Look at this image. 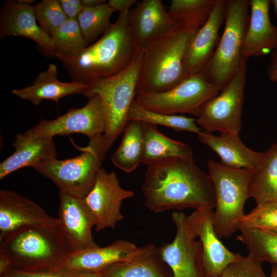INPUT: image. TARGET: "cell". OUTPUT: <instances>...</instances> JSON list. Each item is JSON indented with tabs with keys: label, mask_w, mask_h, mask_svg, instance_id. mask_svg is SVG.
Masks as SVG:
<instances>
[{
	"label": "cell",
	"mask_w": 277,
	"mask_h": 277,
	"mask_svg": "<svg viewBox=\"0 0 277 277\" xmlns=\"http://www.w3.org/2000/svg\"><path fill=\"white\" fill-rule=\"evenodd\" d=\"M141 189L145 206L156 213L214 209L215 206L211 180L194 162L176 160L147 166Z\"/></svg>",
	"instance_id": "obj_1"
},
{
	"label": "cell",
	"mask_w": 277,
	"mask_h": 277,
	"mask_svg": "<svg viewBox=\"0 0 277 277\" xmlns=\"http://www.w3.org/2000/svg\"><path fill=\"white\" fill-rule=\"evenodd\" d=\"M34 6L20 1H7L0 13V38L21 36L36 42L47 54L55 56L51 37L36 23Z\"/></svg>",
	"instance_id": "obj_18"
},
{
	"label": "cell",
	"mask_w": 277,
	"mask_h": 277,
	"mask_svg": "<svg viewBox=\"0 0 277 277\" xmlns=\"http://www.w3.org/2000/svg\"><path fill=\"white\" fill-rule=\"evenodd\" d=\"M34 11L39 27L50 36L68 19L58 0H43L34 6Z\"/></svg>",
	"instance_id": "obj_35"
},
{
	"label": "cell",
	"mask_w": 277,
	"mask_h": 277,
	"mask_svg": "<svg viewBox=\"0 0 277 277\" xmlns=\"http://www.w3.org/2000/svg\"><path fill=\"white\" fill-rule=\"evenodd\" d=\"M270 0H250L251 15L243 39V62L251 57L263 56L277 48V26L269 17Z\"/></svg>",
	"instance_id": "obj_21"
},
{
	"label": "cell",
	"mask_w": 277,
	"mask_h": 277,
	"mask_svg": "<svg viewBox=\"0 0 277 277\" xmlns=\"http://www.w3.org/2000/svg\"><path fill=\"white\" fill-rule=\"evenodd\" d=\"M88 98L84 107L71 108L53 120L42 118L27 132L33 135L49 137L77 133L86 135L89 139L104 134L107 119L102 100L97 94Z\"/></svg>",
	"instance_id": "obj_11"
},
{
	"label": "cell",
	"mask_w": 277,
	"mask_h": 277,
	"mask_svg": "<svg viewBox=\"0 0 277 277\" xmlns=\"http://www.w3.org/2000/svg\"><path fill=\"white\" fill-rule=\"evenodd\" d=\"M13 146L14 152L0 164L1 180L19 169L34 168L57 155L52 137L35 136L27 131L16 135Z\"/></svg>",
	"instance_id": "obj_23"
},
{
	"label": "cell",
	"mask_w": 277,
	"mask_h": 277,
	"mask_svg": "<svg viewBox=\"0 0 277 277\" xmlns=\"http://www.w3.org/2000/svg\"><path fill=\"white\" fill-rule=\"evenodd\" d=\"M241 228H252L277 232V200L265 203L245 214L239 225Z\"/></svg>",
	"instance_id": "obj_34"
},
{
	"label": "cell",
	"mask_w": 277,
	"mask_h": 277,
	"mask_svg": "<svg viewBox=\"0 0 277 277\" xmlns=\"http://www.w3.org/2000/svg\"><path fill=\"white\" fill-rule=\"evenodd\" d=\"M113 12L107 3L92 8L83 7L77 21L87 45L109 29L112 25L110 19Z\"/></svg>",
	"instance_id": "obj_32"
},
{
	"label": "cell",
	"mask_w": 277,
	"mask_h": 277,
	"mask_svg": "<svg viewBox=\"0 0 277 277\" xmlns=\"http://www.w3.org/2000/svg\"><path fill=\"white\" fill-rule=\"evenodd\" d=\"M213 209H196L187 216L188 223L199 238L203 250L204 277H216L240 254L229 250L217 236L213 223Z\"/></svg>",
	"instance_id": "obj_15"
},
{
	"label": "cell",
	"mask_w": 277,
	"mask_h": 277,
	"mask_svg": "<svg viewBox=\"0 0 277 277\" xmlns=\"http://www.w3.org/2000/svg\"><path fill=\"white\" fill-rule=\"evenodd\" d=\"M227 0H216L206 24L190 38L187 46L183 65L186 77L201 72L219 42V30L225 21Z\"/></svg>",
	"instance_id": "obj_17"
},
{
	"label": "cell",
	"mask_w": 277,
	"mask_h": 277,
	"mask_svg": "<svg viewBox=\"0 0 277 277\" xmlns=\"http://www.w3.org/2000/svg\"><path fill=\"white\" fill-rule=\"evenodd\" d=\"M221 89L208 81L201 72L187 77L165 92L137 93L135 101L155 112L168 114L188 113L198 117L203 105L217 95Z\"/></svg>",
	"instance_id": "obj_9"
},
{
	"label": "cell",
	"mask_w": 277,
	"mask_h": 277,
	"mask_svg": "<svg viewBox=\"0 0 277 277\" xmlns=\"http://www.w3.org/2000/svg\"><path fill=\"white\" fill-rule=\"evenodd\" d=\"M249 196L256 205L277 200V143L263 152L260 165L253 171Z\"/></svg>",
	"instance_id": "obj_27"
},
{
	"label": "cell",
	"mask_w": 277,
	"mask_h": 277,
	"mask_svg": "<svg viewBox=\"0 0 277 277\" xmlns=\"http://www.w3.org/2000/svg\"><path fill=\"white\" fill-rule=\"evenodd\" d=\"M138 248L134 243L122 239L104 247L96 244L71 251L63 260L61 267L73 273H99L110 265L128 258Z\"/></svg>",
	"instance_id": "obj_19"
},
{
	"label": "cell",
	"mask_w": 277,
	"mask_h": 277,
	"mask_svg": "<svg viewBox=\"0 0 277 277\" xmlns=\"http://www.w3.org/2000/svg\"><path fill=\"white\" fill-rule=\"evenodd\" d=\"M209 175L213 184L215 206L213 212L215 231L220 239L229 238L239 230L245 215L244 207L249 196V185L253 170L235 168L209 160Z\"/></svg>",
	"instance_id": "obj_5"
},
{
	"label": "cell",
	"mask_w": 277,
	"mask_h": 277,
	"mask_svg": "<svg viewBox=\"0 0 277 277\" xmlns=\"http://www.w3.org/2000/svg\"><path fill=\"white\" fill-rule=\"evenodd\" d=\"M62 8L68 19H76L83 8L81 0H60Z\"/></svg>",
	"instance_id": "obj_38"
},
{
	"label": "cell",
	"mask_w": 277,
	"mask_h": 277,
	"mask_svg": "<svg viewBox=\"0 0 277 277\" xmlns=\"http://www.w3.org/2000/svg\"><path fill=\"white\" fill-rule=\"evenodd\" d=\"M128 24L136 52L144 51L175 23L161 0H144L129 10Z\"/></svg>",
	"instance_id": "obj_16"
},
{
	"label": "cell",
	"mask_w": 277,
	"mask_h": 277,
	"mask_svg": "<svg viewBox=\"0 0 277 277\" xmlns=\"http://www.w3.org/2000/svg\"><path fill=\"white\" fill-rule=\"evenodd\" d=\"M142 163L147 166L176 160L194 162L193 151L189 145L168 137L155 125L142 122Z\"/></svg>",
	"instance_id": "obj_26"
},
{
	"label": "cell",
	"mask_w": 277,
	"mask_h": 277,
	"mask_svg": "<svg viewBox=\"0 0 277 277\" xmlns=\"http://www.w3.org/2000/svg\"><path fill=\"white\" fill-rule=\"evenodd\" d=\"M50 37L55 54H74L87 45L76 19H68Z\"/></svg>",
	"instance_id": "obj_33"
},
{
	"label": "cell",
	"mask_w": 277,
	"mask_h": 277,
	"mask_svg": "<svg viewBox=\"0 0 277 277\" xmlns=\"http://www.w3.org/2000/svg\"><path fill=\"white\" fill-rule=\"evenodd\" d=\"M271 4H272L274 14L277 17V0H271Z\"/></svg>",
	"instance_id": "obj_45"
},
{
	"label": "cell",
	"mask_w": 277,
	"mask_h": 277,
	"mask_svg": "<svg viewBox=\"0 0 277 277\" xmlns=\"http://www.w3.org/2000/svg\"><path fill=\"white\" fill-rule=\"evenodd\" d=\"M128 11L120 13L109 29L91 45L74 54H55L72 81L89 86L118 73L131 63L138 52L129 27Z\"/></svg>",
	"instance_id": "obj_2"
},
{
	"label": "cell",
	"mask_w": 277,
	"mask_h": 277,
	"mask_svg": "<svg viewBox=\"0 0 277 277\" xmlns=\"http://www.w3.org/2000/svg\"><path fill=\"white\" fill-rule=\"evenodd\" d=\"M197 135L200 142L214 151L226 166L254 171L260 165L263 152L248 148L238 133L221 132L215 136L202 131Z\"/></svg>",
	"instance_id": "obj_24"
},
{
	"label": "cell",
	"mask_w": 277,
	"mask_h": 277,
	"mask_svg": "<svg viewBox=\"0 0 277 277\" xmlns=\"http://www.w3.org/2000/svg\"><path fill=\"white\" fill-rule=\"evenodd\" d=\"M11 268L8 260L0 255V275L5 273Z\"/></svg>",
	"instance_id": "obj_42"
},
{
	"label": "cell",
	"mask_w": 277,
	"mask_h": 277,
	"mask_svg": "<svg viewBox=\"0 0 277 277\" xmlns=\"http://www.w3.org/2000/svg\"><path fill=\"white\" fill-rule=\"evenodd\" d=\"M71 251L57 222L18 228L0 238V255L11 268L41 271L61 267Z\"/></svg>",
	"instance_id": "obj_3"
},
{
	"label": "cell",
	"mask_w": 277,
	"mask_h": 277,
	"mask_svg": "<svg viewBox=\"0 0 277 277\" xmlns=\"http://www.w3.org/2000/svg\"><path fill=\"white\" fill-rule=\"evenodd\" d=\"M137 2V0H109L107 4L114 11L122 13L130 10V8Z\"/></svg>",
	"instance_id": "obj_39"
},
{
	"label": "cell",
	"mask_w": 277,
	"mask_h": 277,
	"mask_svg": "<svg viewBox=\"0 0 277 277\" xmlns=\"http://www.w3.org/2000/svg\"><path fill=\"white\" fill-rule=\"evenodd\" d=\"M273 233H276V234H277V232H273Z\"/></svg>",
	"instance_id": "obj_46"
},
{
	"label": "cell",
	"mask_w": 277,
	"mask_h": 277,
	"mask_svg": "<svg viewBox=\"0 0 277 277\" xmlns=\"http://www.w3.org/2000/svg\"><path fill=\"white\" fill-rule=\"evenodd\" d=\"M237 240L242 243L248 254L261 262L277 266V234L267 230L241 228Z\"/></svg>",
	"instance_id": "obj_31"
},
{
	"label": "cell",
	"mask_w": 277,
	"mask_h": 277,
	"mask_svg": "<svg viewBox=\"0 0 277 277\" xmlns=\"http://www.w3.org/2000/svg\"><path fill=\"white\" fill-rule=\"evenodd\" d=\"M75 277H102L98 273L81 272L74 273Z\"/></svg>",
	"instance_id": "obj_43"
},
{
	"label": "cell",
	"mask_w": 277,
	"mask_h": 277,
	"mask_svg": "<svg viewBox=\"0 0 277 277\" xmlns=\"http://www.w3.org/2000/svg\"><path fill=\"white\" fill-rule=\"evenodd\" d=\"M261 261L248 254L238 258L227 264L216 277H268Z\"/></svg>",
	"instance_id": "obj_36"
},
{
	"label": "cell",
	"mask_w": 277,
	"mask_h": 277,
	"mask_svg": "<svg viewBox=\"0 0 277 277\" xmlns=\"http://www.w3.org/2000/svg\"><path fill=\"white\" fill-rule=\"evenodd\" d=\"M1 277H75L73 272L59 267L46 271H24L10 268Z\"/></svg>",
	"instance_id": "obj_37"
},
{
	"label": "cell",
	"mask_w": 277,
	"mask_h": 277,
	"mask_svg": "<svg viewBox=\"0 0 277 277\" xmlns=\"http://www.w3.org/2000/svg\"><path fill=\"white\" fill-rule=\"evenodd\" d=\"M134 194L121 186L115 172H107L101 167L92 189L84 198L95 217V231L114 229L123 219L121 211L123 202Z\"/></svg>",
	"instance_id": "obj_13"
},
{
	"label": "cell",
	"mask_w": 277,
	"mask_h": 277,
	"mask_svg": "<svg viewBox=\"0 0 277 277\" xmlns=\"http://www.w3.org/2000/svg\"><path fill=\"white\" fill-rule=\"evenodd\" d=\"M246 74V63H243L219 93L203 105L196 122L204 131L239 134L242 127Z\"/></svg>",
	"instance_id": "obj_10"
},
{
	"label": "cell",
	"mask_w": 277,
	"mask_h": 277,
	"mask_svg": "<svg viewBox=\"0 0 277 277\" xmlns=\"http://www.w3.org/2000/svg\"><path fill=\"white\" fill-rule=\"evenodd\" d=\"M267 73L271 81L277 82V48L271 53L270 60L267 67Z\"/></svg>",
	"instance_id": "obj_40"
},
{
	"label": "cell",
	"mask_w": 277,
	"mask_h": 277,
	"mask_svg": "<svg viewBox=\"0 0 277 277\" xmlns=\"http://www.w3.org/2000/svg\"><path fill=\"white\" fill-rule=\"evenodd\" d=\"M119 147L112 155V164L130 173L142 163L144 144L142 122L131 121L127 125Z\"/></svg>",
	"instance_id": "obj_28"
},
{
	"label": "cell",
	"mask_w": 277,
	"mask_h": 277,
	"mask_svg": "<svg viewBox=\"0 0 277 277\" xmlns=\"http://www.w3.org/2000/svg\"><path fill=\"white\" fill-rule=\"evenodd\" d=\"M81 153L64 160L56 157L41 163L33 169L52 181L60 192L85 198L92 189L102 163L109 150L103 134L89 139Z\"/></svg>",
	"instance_id": "obj_6"
},
{
	"label": "cell",
	"mask_w": 277,
	"mask_h": 277,
	"mask_svg": "<svg viewBox=\"0 0 277 277\" xmlns=\"http://www.w3.org/2000/svg\"></svg>",
	"instance_id": "obj_47"
},
{
	"label": "cell",
	"mask_w": 277,
	"mask_h": 277,
	"mask_svg": "<svg viewBox=\"0 0 277 277\" xmlns=\"http://www.w3.org/2000/svg\"><path fill=\"white\" fill-rule=\"evenodd\" d=\"M57 70L54 64H50L47 69L36 76L32 84L21 88L14 89L12 93L24 100L29 101L34 105H39L42 101L47 100L57 104L61 98L72 94L84 95L89 86L72 81L69 83L59 81Z\"/></svg>",
	"instance_id": "obj_25"
},
{
	"label": "cell",
	"mask_w": 277,
	"mask_h": 277,
	"mask_svg": "<svg viewBox=\"0 0 277 277\" xmlns=\"http://www.w3.org/2000/svg\"><path fill=\"white\" fill-rule=\"evenodd\" d=\"M105 2L104 0H82L83 7L87 8L97 6L106 3Z\"/></svg>",
	"instance_id": "obj_41"
},
{
	"label": "cell",
	"mask_w": 277,
	"mask_h": 277,
	"mask_svg": "<svg viewBox=\"0 0 277 277\" xmlns=\"http://www.w3.org/2000/svg\"><path fill=\"white\" fill-rule=\"evenodd\" d=\"M171 219L176 235L171 243L159 247L163 260L173 277H204L202 245L191 230L187 216L176 211L172 214Z\"/></svg>",
	"instance_id": "obj_12"
},
{
	"label": "cell",
	"mask_w": 277,
	"mask_h": 277,
	"mask_svg": "<svg viewBox=\"0 0 277 277\" xmlns=\"http://www.w3.org/2000/svg\"><path fill=\"white\" fill-rule=\"evenodd\" d=\"M56 222V217L33 201L13 191H0V238L22 226Z\"/></svg>",
	"instance_id": "obj_20"
},
{
	"label": "cell",
	"mask_w": 277,
	"mask_h": 277,
	"mask_svg": "<svg viewBox=\"0 0 277 277\" xmlns=\"http://www.w3.org/2000/svg\"><path fill=\"white\" fill-rule=\"evenodd\" d=\"M193 35L175 24L145 48L136 94L165 92L187 78L183 61L187 46Z\"/></svg>",
	"instance_id": "obj_4"
},
{
	"label": "cell",
	"mask_w": 277,
	"mask_h": 277,
	"mask_svg": "<svg viewBox=\"0 0 277 277\" xmlns=\"http://www.w3.org/2000/svg\"><path fill=\"white\" fill-rule=\"evenodd\" d=\"M249 1L227 0L225 26L210 60L202 72L222 89L243 63L242 47L250 21Z\"/></svg>",
	"instance_id": "obj_8"
},
{
	"label": "cell",
	"mask_w": 277,
	"mask_h": 277,
	"mask_svg": "<svg viewBox=\"0 0 277 277\" xmlns=\"http://www.w3.org/2000/svg\"><path fill=\"white\" fill-rule=\"evenodd\" d=\"M98 274L102 277H173L161 256L159 247L152 243L138 247L128 258L110 265Z\"/></svg>",
	"instance_id": "obj_22"
},
{
	"label": "cell",
	"mask_w": 277,
	"mask_h": 277,
	"mask_svg": "<svg viewBox=\"0 0 277 277\" xmlns=\"http://www.w3.org/2000/svg\"><path fill=\"white\" fill-rule=\"evenodd\" d=\"M269 277H277V266L272 265V269Z\"/></svg>",
	"instance_id": "obj_44"
},
{
	"label": "cell",
	"mask_w": 277,
	"mask_h": 277,
	"mask_svg": "<svg viewBox=\"0 0 277 277\" xmlns=\"http://www.w3.org/2000/svg\"><path fill=\"white\" fill-rule=\"evenodd\" d=\"M143 55L144 51L137 53L131 63L118 73L89 85L84 95L89 98L97 94L102 100L107 119L103 135L109 150L129 122L128 114L136 95Z\"/></svg>",
	"instance_id": "obj_7"
},
{
	"label": "cell",
	"mask_w": 277,
	"mask_h": 277,
	"mask_svg": "<svg viewBox=\"0 0 277 277\" xmlns=\"http://www.w3.org/2000/svg\"><path fill=\"white\" fill-rule=\"evenodd\" d=\"M216 0H172L167 11L175 24L194 34L209 18Z\"/></svg>",
	"instance_id": "obj_29"
},
{
	"label": "cell",
	"mask_w": 277,
	"mask_h": 277,
	"mask_svg": "<svg viewBox=\"0 0 277 277\" xmlns=\"http://www.w3.org/2000/svg\"><path fill=\"white\" fill-rule=\"evenodd\" d=\"M56 222L71 251L93 246L95 217L84 198L59 192Z\"/></svg>",
	"instance_id": "obj_14"
},
{
	"label": "cell",
	"mask_w": 277,
	"mask_h": 277,
	"mask_svg": "<svg viewBox=\"0 0 277 277\" xmlns=\"http://www.w3.org/2000/svg\"><path fill=\"white\" fill-rule=\"evenodd\" d=\"M128 119L129 122L138 121L156 126H166L177 132L187 131L198 134L202 131L195 118L151 111L140 105L135 100L129 108Z\"/></svg>",
	"instance_id": "obj_30"
}]
</instances>
